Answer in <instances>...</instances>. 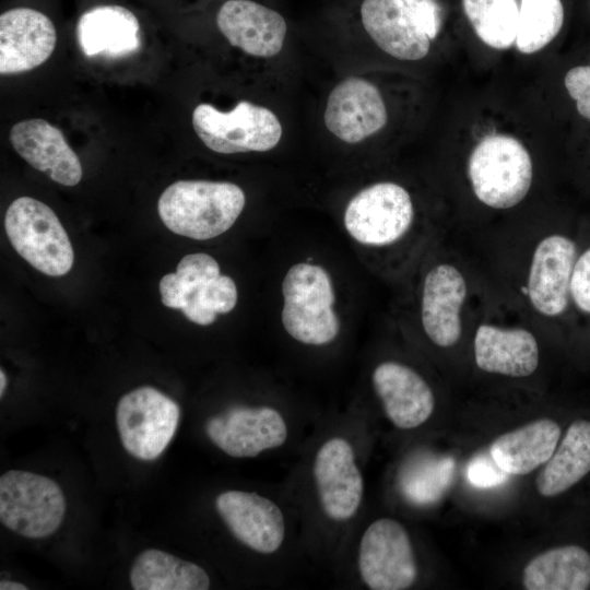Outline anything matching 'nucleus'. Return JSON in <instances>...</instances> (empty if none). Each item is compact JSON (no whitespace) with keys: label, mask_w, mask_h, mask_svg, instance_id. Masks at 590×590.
<instances>
[{"label":"nucleus","mask_w":590,"mask_h":590,"mask_svg":"<svg viewBox=\"0 0 590 590\" xmlns=\"http://www.w3.org/2000/svg\"><path fill=\"white\" fill-rule=\"evenodd\" d=\"M27 589L28 588L21 582L5 580V579H1L0 581V590H27Z\"/></svg>","instance_id":"nucleus-35"},{"label":"nucleus","mask_w":590,"mask_h":590,"mask_svg":"<svg viewBox=\"0 0 590 590\" xmlns=\"http://www.w3.org/2000/svg\"><path fill=\"white\" fill-rule=\"evenodd\" d=\"M357 566L362 581L371 590L412 587L418 569L404 526L388 517L373 521L361 536Z\"/></svg>","instance_id":"nucleus-9"},{"label":"nucleus","mask_w":590,"mask_h":590,"mask_svg":"<svg viewBox=\"0 0 590 590\" xmlns=\"http://www.w3.org/2000/svg\"><path fill=\"white\" fill-rule=\"evenodd\" d=\"M467 297L465 276L453 263L439 262L425 274L421 292V323L435 345L447 349L460 341Z\"/></svg>","instance_id":"nucleus-13"},{"label":"nucleus","mask_w":590,"mask_h":590,"mask_svg":"<svg viewBox=\"0 0 590 590\" xmlns=\"http://www.w3.org/2000/svg\"><path fill=\"white\" fill-rule=\"evenodd\" d=\"M384 98L375 84L350 76L330 93L324 110V125L338 139L357 143L375 134L387 123Z\"/></svg>","instance_id":"nucleus-16"},{"label":"nucleus","mask_w":590,"mask_h":590,"mask_svg":"<svg viewBox=\"0 0 590 590\" xmlns=\"http://www.w3.org/2000/svg\"><path fill=\"white\" fill-rule=\"evenodd\" d=\"M4 229L16 252L42 273L61 276L72 269L69 236L56 213L42 201L15 199L5 212Z\"/></svg>","instance_id":"nucleus-4"},{"label":"nucleus","mask_w":590,"mask_h":590,"mask_svg":"<svg viewBox=\"0 0 590 590\" xmlns=\"http://www.w3.org/2000/svg\"><path fill=\"white\" fill-rule=\"evenodd\" d=\"M428 38L435 39L442 24V11L436 0H402Z\"/></svg>","instance_id":"nucleus-33"},{"label":"nucleus","mask_w":590,"mask_h":590,"mask_svg":"<svg viewBox=\"0 0 590 590\" xmlns=\"http://www.w3.org/2000/svg\"><path fill=\"white\" fill-rule=\"evenodd\" d=\"M282 295V324L292 339L319 346L338 337L334 288L322 267L306 262L292 266L283 279Z\"/></svg>","instance_id":"nucleus-3"},{"label":"nucleus","mask_w":590,"mask_h":590,"mask_svg":"<svg viewBox=\"0 0 590 590\" xmlns=\"http://www.w3.org/2000/svg\"><path fill=\"white\" fill-rule=\"evenodd\" d=\"M570 302L585 315H590V247L578 255L570 279Z\"/></svg>","instance_id":"nucleus-31"},{"label":"nucleus","mask_w":590,"mask_h":590,"mask_svg":"<svg viewBox=\"0 0 590 590\" xmlns=\"http://www.w3.org/2000/svg\"><path fill=\"white\" fill-rule=\"evenodd\" d=\"M590 477V417H575L567 426L551 459L535 479L545 498L564 496Z\"/></svg>","instance_id":"nucleus-23"},{"label":"nucleus","mask_w":590,"mask_h":590,"mask_svg":"<svg viewBox=\"0 0 590 590\" xmlns=\"http://www.w3.org/2000/svg\"><path fill=\"white\" fill-rule=\"evenodd\" d=\"M209 439L234 458H252L281 447L287 439V424L270 405H235L211 416L204 426Z\"/></svg>","instance_id":"nucleus-11"},{"label":"nucleus","mask_w":590,"mask_h":590,"mask_svg":"<svg viewBox=\"0 0 590 590\" xmlns=\"http://www.w3.org/2000/svg\"><path fill=\"white\" fill-rule=\"evenodd\" d=\"M474 32L487 46L507 49L516 39L519 17L517 0H462Z\"/></svg>","instance_id":"nucleus-27"},{"label":"nucleus","mask_w":590,"mask_h":590,"mask_svg":"<svg viewBox=\"0 0 590 590\" xmlns=\"http://www.w3.org/2000/svg\"><path fill=\"white\" fill-rule=\"evenodd\" d=\"M312 476L328 519L346 522L355 517L364 497V479L347 439L334 436L321 444L314 458Z\"/></svg>","instance_id":"nucleus-10"},{"label":"nucleus","mask_w":590,"mask_h":590,"mask_svg":"<svg viewBox=\"0 0 590 590\" xmlns=\"http://www.w3.org/2000/svg\"><path fill=\"white\" fill-rule=\"evenodd\" d=\"M415 210L408 190L391 181L370 185L347 203L343 222L357 243L375 248L400 241L411 229Z\"/></svg>","instance_id":"nucleus-7"},{"label":"nucleus","mask_w":590,"mask_h":590,"mask_svg":"<svg viewBox=\"0 0 590 590\" xmlns=\"http://www.w3.org/2000/svg\"><path fill=\"white\" fill-rule=\"evenodd\" d=\"M178 404L150 386L123 394L116 408V423L123 448L140 460L162 455L177 429Z\"/></svg>","instance_id":"nucleus-8"},{"label":"nucleus","mask_w":590,"mask_h":590,"mask_svg":"<svg viewBox=\"0 0 590 590\" xmlns=\"http://www.w3.org/2000/svg\"><path fill=\"white\" fill-rule=\"evenodd\" d=\"M564 84L576 103L577 111L590 120V64L571 68L565 75Z\"/></svg>","instance_id":"nucleus-32"},{"label":"nucleus","mask_w":590,"mask_h":590,"mask_svg":"<svg viewBox=\"0 0 590 590\" xmlns=\"http://www.w3.org/2000/svg\"><path fill=\"white\" fill-rule=\"evenodd\" d=\"M562 436L557 421L539 418L498 436L489 447V457L505 473L526 475L551 459Z\"/></svg>","instance_id":"nucleus-24"},{"label":"nucleus","mask_w":590,"mask_h":590,"mask_svg":"<svg viewBox=\"0 0 590 590\" xmlns=\"http://www.w3.org/2000/svg\"><path fill=\"white\" fill-rule=\"evenodd\" d=\"M577 257V245L567 235L553 233L538 241L528 269L526 292L539 315L557 318L566 311Z\"/></svg>","instance_id":"nucleus-12"},{"label":"nucleus","mask_w":590,"mask_h":590,"mask_svg":"<svg viewBox=\"0 0 590 590\" xmlns=\"http://www.w3.org/2000/svg\"><path fill=\"white\" fill-rule=\"evenodd\" d=\"M468 177L480 202L492 209L507 210L527 197L533 179L532 160L518 139L489 134L472 150Z\"/></svg>","instance_id":"nucleus-2"},{"label":"nucleus","mask_w":590,"mask_h":590,"mask_svg":"<svg viewBox=\"0 0 590 590\" xmlns=\"http://www.w3.org/2000/svg\"><path fill=\"white\" fill-rule=\"evenodd\" d=\"M238 298L237 286L232 278L222 275L199 286L181 308L182 314L192 322L209 326L216 319V314L232 311Z\"/></svg>","instance_id":"nucleus-30"},{"label":"nucleus","mask_w":590,"mask_h":590,"mask_svg":"<svg viewBox=\"0 0 590 590\" xmlns=\"http://www.w3.org/2000/svg\"><path fill=\"white\" fill-rule=\"evenodd\" d=\"M192 127L206 148L221 154L267 152L282 137L276 115L247 101L226 113L201 103L193 109Z\"/></svg>","instance_id":"nucleus-5"},{"label":"nucleus","mask_w":590,"mask_h":590,"mask_svg":"<svg viewBox=\"0 0 590 590\" xmlns=\"http://www.w3.org/2000/svg\"><path fill=\"white\" fill-rule=\"evenodd\" d=\"M75 34L86 57H123L137 51L141 45L138 17L119 4L95 5L83 12Z\"/></svg>","instance_id":"nucleus-22"},{"label":"nucleus","mask_w":590,"mask_h":590,"mask_svg":"<svg viewBox=\"0 0 590 590\" xmlns=\"http://www.w3.org/2000/svg\"><path fill=\"white\" fill-rule=\"evenodd\" d=\"M7 387V376L3 369L0 370V396L2 397Z\"/></svg>","instance_id":"nucleus-36"},{"label":"nucleus","mask_w":590,"mask_h":590,"mask_svg":"<svg viewBox=\"0 0 590 590\" xmlns=\"http://www.w3.org/2000/svg\"><path fill=\"white\" fill-rule=\"evenodd\" d=\"M564 23L560 0H521L515 44L522 54H534L550 44Z\"/></svg>","instance_id":"nucleus-28"},{"label":"nucleus","mask_w":590,"mask_h":590,"mask_svg":"<svg viewBox=\"0 0 590 590\" xmlns=\"http://www.w3.org/2000/svg\"><path fill=\"white\" fill-rule=\"evenodd\" d=\"M527 590L590 589V550L570 542L543 551L523 567Z\"/></svg>","instance_id":"nucleus-25"},{"label":"nucleus","mask_w":590,"mask_h":590,"mask_svg":"<svg viewBox=\"0 0 590 590\" xmlns=\"http://www.w3.org/2000/svg\"><path fill=\"white\" fill-rule=\"evenodd\" d=\"M66 515V498L52 479L10 470L0 477V521L30 539L51 535Z\"/></svg>","instance_id":"nucleus-6"},{"label":"nucleus","mask_w":590,"mask_h":590,"mask_svg":"<svg viewBox=\"0 0 590 590\" xmlns=\"http://www.w3.org/2000/svg\"><path fill=\"white\" fill-rule=\"evenodd\" d=\"M9 138L16 153L51 180L68 187L80 182L83 172L79 156L60 129L45 119H27L15 123Z\"/></svg>","instance_id":"nucleus-19"},{"label":"nucleus","mask_w":590,"mask_h":590,"mask_svg":"<svg viewBox=\"0 0 590 590\" xmlns=\"http://www.w3.org/2000/svg\"><path fill=\"white\" fill-rule=\"evenodd\" d=\"M371 382L385 415L397 428H417L434 413L435 396L430 386L401 362L379 363L373 370Z\"/></svg>","instance_id":"nucleus-17"},{"label":"nucleus","mask_w":590,"mask_h":590,"mask_svg":"<svg viewBox=\"0 0 590 590\" xmlns=\"http://www.w3.org/2000/svg\"><path fill=\"white\" fill-rule=\"evenodd\" d=\"M245 203L243 189L233 182L178 180L163 191L157 211L173 233L206 240L228 231Z\"/></svg>","instance_id":"nucleus-1"},{"label":"nucleus","mask_w":590,"mask_h":590,"mask_svg":"<svg viewBox=\"0 0 590 590\" xmlns=\"http://www.w3.org/2000/svg\"><path fill=\"white\" fill-rule=\"evenodd\" d=\"M362 23L386 54L401 60H420L430 47V39L402 0H363Z\"/></svg>","instance_id":"nucleus-21"},{"label":"nucleus","mask_w":590,"mask_h":590,"mask_svg":"<svg viewBox=\"0 0 590 590\" xmlns=\"http://www.w3.org/2000/svg\"><path fill=\"white\" fill-rule=\"evenodd\" d=\"M215 509L236 540L260 554H273L285 538V519L280 507L256 492L238 489L219 494Z\"/></svg>","instance_id":"nucleus-14"},{"label":"nucleus","mask_w":590,"mask_h":590,"mask_svg":"<svg viewBox=\"0 0 590 590\" xmlns=\"http://www.w3.org/2000/svg\"><path fill=\"white\" fill-rule=\"evenodd\" d=\"M492 459V458H491ZM506 474L498 465L486 457L475 458L469 467L470 482L480 487L494 486L506 479Z\"/></svg>","instance_id":"nucleus-34"},{"label":"nucleus","mask_w":590,"mask_h":590,"mask_svg":"<svg viewBox=\"0 0 590 590\" xmlns=\"http://www.w3.org/2000/svg\"><path fill=\"white\" fill-rule=\"evenodd\" d=\"M220 274V266L212 256L204 252L186 255L177 264L176 272L165 274L160 281L162 304L181 309L199 286Z\"/></svg>","instance_id":"nucleus-29"},{"label":"nucleus","mask_w":590,"mask_h":590,"mask_svg":"<svg viewBox=\"0 0 590 590\" xmlns=\"http://www.w3.org/2000/svg\"><path fill=\"white\" fill-rule=\"evenodd\" d=\"M129 580L134 590H206L211 585L201 566L156 548L135 557Z\"/></svg>","instance_id":"nucleus-26"},{"label":"nucleus","mask_w":590,"mask_h":590,"mask_svg":"<svg viewBox=\"0 0 590 590\" xmlns=\"http://www.w3.org/2000/svg\"><path fill=\"white\" fill-rule=\"evenodd\" d=\"M215 23L232 46L261 58L281 51L287 30L278 11L252 0H226L216 13Z\"/></svg>","instance_id":"nucleus-18"},{"label":"nucleus","mask_w":590,"mask_h":590,"mask_svg":"<svg viewBox=\"0 0 590 590\" xmlns=\"http://www.w3.org/2000/svg\"><path fill=\"white\" fill-rule=\"evenodd\" d=\"M473 354L481 370L512 378L532 375L540 362L539 343L530 330L492 322L475 329Z\"/></svg>","instance_id":"nucleus-20"},{"label":"nucleus","mask_w":590,"mask_h":590,"mask_svg":"<svg viewBox=\"0 0 590 590\" xmlns=\"http://www.w3.org/2000/svg\"><path fill=\"white\" fill-rule=\"evenodd\" d=\"M57 32L43 12L15 7L0 14V74H16L43 64L52 54Z\"/></svg>","instance_id":"nucleus-15"}]
</instances>
